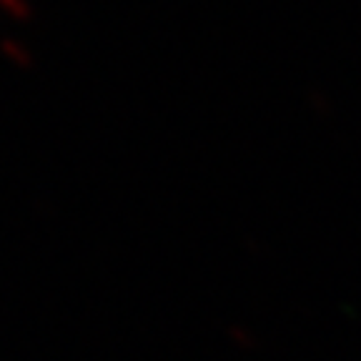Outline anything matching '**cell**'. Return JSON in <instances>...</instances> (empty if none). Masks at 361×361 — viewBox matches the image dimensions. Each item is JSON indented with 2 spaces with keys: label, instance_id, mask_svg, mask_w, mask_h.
<instances>
[{
  "label": "cell",
  "instance_id": "cell-1",
  "mask_svg": "<svg viewBox=\"0 0 361 361\" xmlns=\"http://www.w3.org/2000/svg\"><path fill=\"white\" fill-rule=\"evenodd\" d=\"M0 51H3V56L18 68H30V63H33V56H30V51L20 43V40L6 38L3 43H0Z\"/></svg>",
  "mask_w": 361,
  "mask_h": 361
},
{
  "label": "cell",
  "instance_id": "cell-2",
  "mask_svg": "<svg viewBox=\"0 0 361 361\" xmlns=\"http://www.w3.org/2000/svg\"><path fill=\"white\" fill-rule=\"evenodd\" d=\"M0 13H6L13 20H30L33 18V8H30L28 0H0Z\"/></svg>",
  "mask_w": 361,
  "mask_h": 361
}]
</instances>
